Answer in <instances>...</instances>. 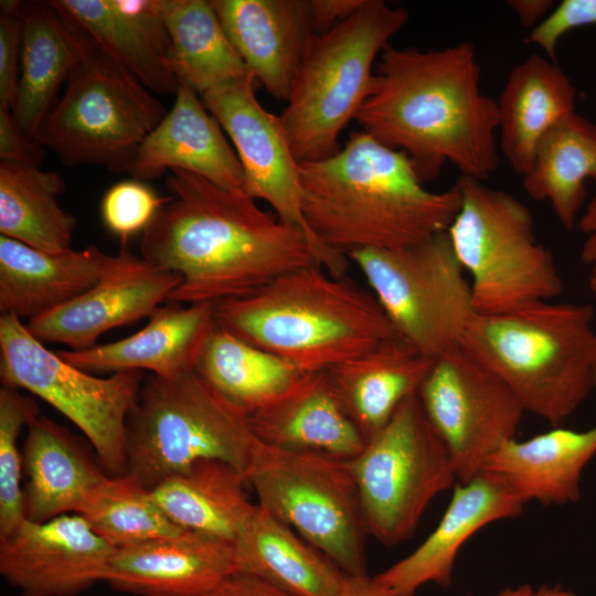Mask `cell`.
<instances>
[{"label": "cell", "mask_w": 596, "mask_h": 596, "mask_svg": "<svg viewBox=\"0 0 596 596\" xmlns=\"http://www.w3.org/2000/svg\"><path fill=\"white\" fill-rule=\"evenodd\" d=\"M171 196L142 232L140 254L178 273L167 302H217L255 292L296 269L321 266L300 228L258 207L243 190L182 170L166 180Z\"/></svg>", "instance_id": "obj_1"}, {"label": "cell", "mask_w": 596, "mask_h": 596, "mask_svg": "<svg viewBox=\"0 0 596 596\" xmlns=\"http://www.w3.org/2000/svg\"><path fill=\"white\" fill-rule=\"evenodd\" d=\"M354 119L376 141L404 152L423 183L448 162L481 181L499 163L498 103L481 91L471 42L427 51L389 44Z\"/></svg>", "instance_id": "obj_2"}, {"label": "cell", "mask_w": 596, "mask_h": 596, "mask_svg": "<svg viewBox=\"0 0 596 596\" xmlns=\"http://www.w3.org/2000/svg\"><path fill=\"white\" fill-rule=\"evenodd\" d=\"M299 172L305 222L336 277L354 251L406 248L447 232L461 203L457 183L427 190L404 152L364 131L333 156L299 162Z\"/></svg>", "instance_id": "obj_3"}, {"label": "cell", "mask_w": 596, "mask_h": 596, "mask_svg": "<svg viewBox=\"0 0 596 596\" xmlns=\"http://www.w3.org/2000/svg\"><path fill=\"white\" fill-rule=\"evenodd\" d=\"M214 321L306 372L327 371L398 337L373 292L318 265L215 302Z\"/></svg>", "instance_id": "obj_4"}, {"label": "cell", "mask_w": 596, "mask_h": 596, "mask_svg": "<svg viewBox=\"0 0 596 596\" xmlns=\"http://www.w3.org/2000/svg\"><path fill=\"white\" fill-rule=\"evenodd\" d=\"M594 318L589 304L554 300L476 313L461 349L502 380L525 413L560 426L595 387Z\"/></svg>", "instance_id": "obj_5"}, {"label": "cell", "mask_w": 596, "mask_h": 596, "mask_svg": "<svg viewBox=\"0 0 596 596\" xmlns=\"http://www.w3.org/2000/svg\"><path fill=\"white\" fill-rule=\"evenodd\" d=\"M63 14L73 30L75 60L64 93L34 140L52 149L64 166L97 164L114 173L128 172L167 110L129 70Z\"/></svg>", "instance_id": "obj_6"}, {"label": "cell", "mask_w": 596, "mask_h": 596, "mask_svg": "<svg viewBox=\"0 0 596 596\" xmlns=\"http://www.w3.org/2000/svg\"><path fill=\"white\" fill-rule=\"evenodd\" d=\"M407 20L402 7L365 0L350 18L311 38L280 115L298 162L341 149L339 136L369 95L376 56Z\"/></svg>", "instance_id": "obj_7"}, {"label": "cell", "mask_w": 596, "mask_h": 596, "mask_svg": "<svg viewBox=\"0 0 596 596\" xmlns=\"http://www.w3.org/2000/svg\"><path fill=\"white\" fill-rule=\"evenodd\" d=\"M249 414L194 370L145 377L126 422V469L152 490L201 460H221L245 473L255 444Z\"/></svg>", "instance_id": "obj_8"}, {"label": "cell", "mask_w": 596, "mask_h": 596, "mask_svg": "<svg viewBox=\"0 0 596 596\" xmlns=\"http://www.w3.org/2000/svg\"><path fill=\"white\" fill-rule=\"evenodd\" d=\"M457 184L461 203L447 233L471 277L476 313H504L560 296L562 276L536 240L528 206L481 180L461 175Z\"/></svg>", "instance_id": "obj_9"}, {"label": "cell", "mask_w": 596, "mask_h": 596, "mask_svg": "<svg viewBox=\"0 0 596 596\" xmlns=\"http://www.w3.org/2000/svg\"><path fill=\"white\" fill-rule=\"evenodd\" d=\"M246 483L258 504L352 576L366 573L369 536L350 460L256 441Z\"/></svg>", "instance_id": "obj_10"}, {"label": "cell", "mask_w": 596, "mask_h": 596, "mask_svg": "<svg viewBox=\"0 0 596 596\" xmlns=\"http://www.w3.org/2000/svg\"><path fill=\"white\" fill-rule=\"evenodd\" d=\"M400 338L437 359L461 348L476 315L470 281L447 232L400 249L350 253Z\"/></svg>", "instance_id": "obj_11"}, {"label": "cell", "mask_w": 596, "mask_h": 596, "mask_svg": "<svg viewBox=\"0 0 596 596\" xmlns=\"http://www.w3.org/2000/svg\"><path fill=\"white\" fill-rule=\"evenodd\" d=\"M350 464L369 536L385 546L409 539L433 499L457 482L451 457L417 393Z\"/></svg>", "instance_id": "obj_12"}, {"label": "cell", "mask_w": 596, "mask_h": 596, "mask_svg": "<svg viewBox=\"0 0 596 596\" xmlns=\"http://www.w3.org/2000/svg\"><path fill=\"white\" fill-rule=\"evenodd\" d=\"M140 370L97 377L50 351L13 315L0 316V379L52 405L91 443L108 476L126 469V422L145 380Z\"/></svg>", "instance_id": "obj_13"}, {"label": "cell", "mask_w": 596, "mask_h": 596, "mask_svg": "<svg viewBox=\"0 0 596 596\" xmlns=\"http://www.w3.org/2000/svg\"><path fill=\"white\" fill-rule=\"evenodd\" d=\"M445 444L457 482H467L487 459L515 438L525 413L508 385L461 348L434 360L417 392Z\"/></svg>", "instance_id": "obj_14"}, {"label": "cell", "mask_w": 596, "mask_h": 596, "mask_svg": "<svg viewBox=\"0 0 596 596\" xmlns=\"http://www.w3.org/2000/svg\"><path fill=\"white\" fill-rule=\"evenodd\" d=\"M254 83L252 75L226 82L201 95L203 104L234 145L243 169V191L269 203L284 223L302 230L327 269V259L302 215L299 162L280 116L259 104Z\"/></svg>", "instance_id": "obj_15"}, {"label": "cell", "mask_w": 596, "mask_h": 596, "mask_svg": "<svg viewBox=\"0 0 596 596\" xmlns=\"http://www.w3.org/2000/svg\"><path fill=\"white\" fill-rule=\"evenodd\" d=\"M115 551L81 514L25 519L0 539V574L20 596H77L105 582Z\"/></svg>", "instance_id": "obj_16"}, {"label": "cell", "mask_w": 596, "mask_h": 596, "mask_svg": "<svg viewBox=\"0 0 596 596\" xmlns=\"http://www.w3.org/2000/svg\"><path fill=\"white\" fill-rule=\"evenodd\" d=\"M181 283V275L135 256L124 244L115 266L93 288L25 326L41 342L86 350L108 330L148 318Z\"/></svg>", "instance_id": "obj_17"}, {"label": "cell", "mask_w": 596, "mask_h": 596, "mask_svg": "<svg viewBox=\"0 0 596 596\" xmlns=\"http://www.w3.org/2000/svg\"><path fill=\"white\" fill-rule=\"evenodd\" d=\"M525 503L497 473L481 471L457 482L434 531L407 556L372 577L384 596H416L427 583L451 584L464 544L490 523L517 518Z\"/></svg>", "instance_id": "obj_18"}, {"label": "cell", "mask_w": 596, "mask_h": 596, "mask_svg": "<svg viewBox=\"0 0 596 596\" xmlns=\"http://www.w3.org/2000/svg\"><path fill=\"white\" fill-rule=\"evenodd\" d=\"M232 44L267 93L288 100L311 38V0H211Z\"/></svg>", "instance_id": "obj_19"}, {"label": "cell", "mask_w": 596, "mask_h": 596, "mask_svg": "<svg viewBox=\"0 0 596 596\" xmlns=\"http://www.w3.org/2000/svg\"><path fill=\"white\" fill-rule=\"evenodd\" d=\"M234 573L232 543L187 532L116 549L105 583L138 596H206Z\"/></svg>", "instance_id": "obj_20"}, {"label": "cell", "mask_w": 596, "mask_h": 596, "mask_svg": "<svg viewBox=\"0 0 596 596\" xmlns=\"http://www.w3.org/2000/svg\"><path fill=\"white\" fill-rule=\"evenodd\" d=\"M192 88L179 82L173 107L141 143L128 173L146 181L182 170L243 190V169L219 121Z\"/></svg>", "instance_id": "obj_21"}, {"label": "cell", "mask_w": 596, "mask_h": 596, "mask_svg": "<svg viewBox=\"0 0 596 596\" xmlns=\"http://www.w3.org/2000/svg\"><path fill=\"white\" fill-rule=\"evenodd\" d=\"M136 333L86 350L56 353L85 372L116 373L148 370L161 377H175L194 370L204 342L215 326L214 304L167 302Z\"/></svg>", "instance_id": "obj_22"}, {"label": "cell", "mask_w": 596, "mask_h": 596, "mask_svg": "<svg viewBox=\"0 0 596 596\" xmlns=\"http://www.w3.org/2000/svg\"><path fill=\"white\" fill-rule=\"evenodd\" d=\"M249 422L258 443L287 451L351 460L366 444L327 371L307 372L280 397L249 414Z\"/></svg>", "instance_id": "obj_23"}, {"label": "cell", "mask_w": 596, "mask_h": 596, "mask_svg": "<svg viewBox=\"0 0 596 596\" xmlns=\"http://www.w3.org/2000/svg\"><path fill=\"white\" fill-rule=\"evenodd\" d=\"M148 89L175 94L171 42L160 0H53Z\"/></svg>", "instance_id": "obj_24"}, {"label": "cell", "mask_w": 596, "mask_h": 596, "mask_svg": "<svg viewBox=\"0 0 596 596\" xmlns=\"http://www.w3.org/2000/svg\"><path fill=\"white\" fill-rule=\"evenodd\" d=\"M95 245L58 254L0 235V310L20 320L49 312L93 288L117 263Z\"/></svg>", "instance_id": "obj_25"}, {"label": "cell", "mask_w": 596, "mask_h": 596, "mask_svg": "<svg viewBox=\"0 0 596 596\" xmlns=\"http://www.w3.org/2000/svg\"><path fill=\"white\" fill-rule=\"evenodd\" d=\"M24 517L32 522L79 513L108 475L67 428L40 415L26 427L22 449Z\"/></svg>", "instance_id": "obj_26"}, {"label": "cell", "mask_w": 596, "mask_h": 596, "mask_svg": "<svg viewBox=\"0 0 596 596\" xmlns=\"http://www.w3.org/2000/svg\"><path fill=\"white\" fill-rule=\"evenodd\" d=\"M596 456V425L583 430L554 426L524 440L500 446L482 471L502 477L526 504H566L581 498L586 465Z\"/></svg>", "instance_id": "obj_27"}, {"label": "cell", "mask_w": 596, "mask_h": 596, "mask_svg": "<svg viewBox=\"0 0 596 596\" xmlns=\"http://www.w3.org/2000/svg\"><path fill=\"white\" fill-rule=\"evenodd\" d=\"M434 363L400 337L340 363L327 373L345 412L365 443L419 386Z\"/></svg>", "instance_id": "obj_28"}, {"label": "cell", "mask_w": 596, "mask_h": 596, "mask_svg": "<svg viewBox=\"0 0 596 596\" xmlns=\"http://www.w3.org/2000/svg\"><path fill=\"white\" fill-rule=\"evenodd\" d=\"M233 549L235 573L264 579L289 596H339L341 592L345 573L258 503Z\"/></svg>", "instance_id": "obj_29"}, {"label": "cell", "mask_w": 596, "mask_h": 596, "mask_svg": "<svg viewBox=\"0 0 596 596\" xmlns=\"http://www.w3.org/2000/svg\"><path fill=\"white\" fill-rule=\"evenodd\" d=\"M576 89L555 62L533 54L508 74L499 96L500 148L518 174L529 170L543 136L575 111Z\"/></svg>", "instance_id": "obj_30"}, {"label": "cell", "mask_w": 596, "mask_h": 596, "mask_svg": "<svg viewBox=\"0 0 596 596\" xmlns=\"http://www.w3.org/2000/svg\"><path fill=\"white\" fill-rule=\"evenodd\" d=\"M245 476L221 460H201L151 490L163 513L180 529L233 544L255 504Z\"/></svg>", "instance_id": "obj_31"}, {"label": "cell", "mask_w": 596, "mask_h": 596, "mask_svg": "<svg viewBox=\"0 0 596 596\" xmlns=\"http://www.w3.org/2000/svg\"><path fill=\"white\" fill-rule=\"evenodd\" d=\"M75 52L71 23L61 11L50 1L23 3L20 78L12 114L33 140L58 100Z\"/></svg>", "instance_id": "obj_32"}, {"label": "cell", "mask_w": 596, "mask_h": 596, "mask_svg": "<svg viewBox=\"0 0 596 596\" xmlns=\"http://www.w3.org/2000/svg\"><path fill=\"white\" fill-rule=\"evenodd\" d=\"M523 178L528 195L550 203L565 230H573L586 200V182L596 184V123L572 113L539 142Z\"/></svg>", "instance_id": "obj_33"}, {"label": "cell", "mask_w": 596, "mask_h": 596, "mask_svg": "<svg viewBox=\"0 0 596 596\" xmlns=\"http://www.w3.org/2000/svg\"><path fill=\"white\" fill-rule=\"evenodd\" d=\"M64 179L40 167L0 162V233L35 249H72L75 215L58 203Z\"/></svg>", "instance_id": "obj_34"}, {"label": "cell", "mask_w": 596, "mask_h": 596, "mask_svg": "<svg viewBox=\"0 0 596 596\" xmlns=\"http://www.w3.org/2000/svg\"><path fill=\"white\" fill-rule=\"evenodd\" d=\"M194 371L248 414L280 397L307 373L216 324L204 342Z\"/></svg>", "instance_id": "obj_35"}, {"label": "cell", "mask_w": 596, "mask_h": 596, "mask_svg": "<svg viewBox=\"0 0 596 596\" xmlns=\"http://www.w3.org/2000/svg\"><path fill=\"white\" fill-rule=\"evenodd\" d=\"M179 82L196 94L251 75L211 0H160Z\"/></svg>", "instance_id": "obj_36"}, {"label": "cell", "mask_w": 596, "mask_h": 596, "mask_svg": "<svg viewBox=\"0 0 596 596\" xmlns=\"http://www.w3.org/2000/svg\"><path fill=\"white\" fill-rule=\"evenodd\" d=\"M81 514L113 547L182 535L155 501L151 490L126 472L107 476L87 496Z\"/></svg>", "instance_id": "obj_37"}, {"label": "cell", "mask_w": 596, "mask_h": 596, "mask_svg": "<svg viewBox=\"0 0 596 596\" xmlns=\"http://www.w3.org/2000/svg\"><path fill=\"white\" fill-rule=\"evenodd\" d=\"M40 416L36 401L19 389H0V539L9 535L24 517L23 458L18 440L23 428Z\"/></svg>", "instance_id": "obj_38"}, {"label": "cell", "mask_w": 596, "mask_h": 596, "mask_svg": "<svg viewBox=\"0 0 596 596\" xmlns=\"http://www.w3.org/2000/svg\"><path fill=\"white\" fill-rule=\"evenodd\" d=\"M171 199L159 196L143 181L124 180L110 187L100 203V215L109 232L120 237L123 245L143 232L159 210Z\"/></svg>", "instance_id": "obj_39"}, {"label": "cell", "mask_w": 596, "mask_h": 596, "mask_svg": "<svg viewBox=\"0 0 596 596\" xmlns=\"http://www.w3.org/2000/svg\"><path fill=\"white\" fill-rule=\"evenodd\" d=\"M23 2L0 1V106L13 108L20 78Z\"/></svg>", "instance_id": "obj_40"}, {"label": "cell", "mask_w": 596, "mask_h": 596, "mask_svg": "<svg viewBox=\"0 0 596 596\" xmlns=\"http://www.w3.org/2000/svg\"><path fill=\"white\" fill-rule=\"evenodd\" d=\"M587 25H596V0H563L531 30L525 42L538 45L549 60L555 62L562 36Z\"/></svg>", "instance_id": "obj_41"}, {"label": "cell", "mask_w": 596, "mask_h": 596, "mask_svg": "<svg viewBox=\"0 0 596 596\" xmlns=\"http://www.w3.org/2000/svg\"><path fill=\"white\" fill-rule=\"evenodd\" d=\"M44 155V147L21 130L12 109L0 106L1 161L40 167Z\"/></svg>", "instance_id": "obj_42"}, {"label": "cell", "mask_w": 596, "mask_h": 596, "mask_svg": "<svg viewBox=\"0 0 596 596\" xmlns=\"http://www.w3.org/2000/svg\"><path fill=\"white\" fill-rule=\"evenodd\" d=\"M206 596H289L258 577L234 573Z\"/></svg>", "instance_id": "obj_43"}, {"label": "cell", "mask_w": 596, "mask_h": 596, "mask_svg": "<svg viewBox=\"0 0 596 596\" xmlns=\"http://www.w3.org/2000/svg\"><path fill=\"white\" fill-rule=\"evenodd\" d=\"M365 0H311L316 32L329 30L350 18Z\"/></svg>", "instance_id": "obj_44"}, {"label": "cell", "mask_w": 596, "mask_h": 596, "mask_svg": "<svg viewBox=\"0 0 596 596\" xmlns=\"http://www.w3.org/2000/svg\"><path fill=\"white\" fill-rule=\"evenodd\" d=\"M576 226L584 235L581 259L590 273H596V195L586 205Z\"/></svg>", "instance_id": "obj_45"}, {"label": "cell", "mask_w": 596, "mask_h": 596, "mask_svg": "<svg viewBox=\"0 0 596 596\" xmlns=\"http://www.w3.org/2000/svg\"><path fill=\"white\" fill-rule=\"evenodd\" d=\"M509 7L525 28H535L554 8L553 0H511Z\"/></svg>", "instance_id": "obj_46"}, {"label": "cell", "mask_w": 596, "mask_h": 596, "mask_svg": "<svg viewBox=\"0 0 596 596\" xmlns=\"http://www.w3.org/2000/svg\"><path fill=\"white\" fill-rule=\"evenodd\" d=\"M339 596H384L369 575L345 574Z\"/></svg>", "instance_id": "obj_47"}, {"label": "cell", "mask_w": 596, "mask_h": 596, "mask_svg": "<svg viewBox=\"0 0 596 596\" xmlns=\"http://www.w3.org/2000/svg\"><path fill=\"white\" fill-rule=\"evenodd\" d=\"M494 596H575L571 590L561 586L522 584L517 587H507Z\"/></svg>", "instance_id": "obj_48"}, {"label": "cell", "mask_w": 596, "mask_h": 596, "mask_svg": "<svg viewBox=\"0 0 596 596\" xmlns=\"http://www.w3.org/2000/svg\"><path fill=\"white\" fill-rule=\"evenodd\" d=\"M588 287L589 290L596 296V273H590L588 279Z\"/></svg>", "instance_id": "obj_49"}, {"label": "cell", "mask_w": 596, "mask_h": 596, "mask_svg": "<svg viewBox=\"0 0 596 596\" xmlns=\"http://www.w3.org/2000/svg\"><path fill=\"white\" fill-rule=\"evenodd\" d=\"M594 391H596V376H595V387H594Z\"/></svg>", "instance_id": "obj_50"}]
</instances>
